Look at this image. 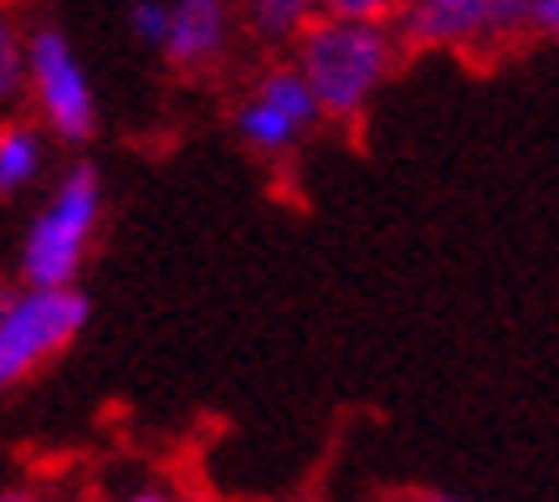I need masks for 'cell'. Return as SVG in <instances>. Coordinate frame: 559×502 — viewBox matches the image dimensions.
<instances>
[{
    "label": "cell",
    "mask_w": 559,
    "mask_h": 502,
    "mask_svg": "<svg viewBox=\"0 0 559 502\" xmlns=\"http://www.w3.org/2000/svg\"><path fill=\"white\" fill-rule=\"evenodd\" d=\"M401 32L385 21H344V16H313L298 41H293V62L308 72V83L323 103V118L334 123H355L374 103V93L395 77L401 62Z\"/></svg>",
    "instance_id": "1"
},
{
    "label": "cell",
    "mask_w": 559,
    "mask_h": 502,
    "mask_svg": "<svg viewBox=\"0 0 559 502\" xmlns=\"http://www.w3.org/2000/svg\"><path fill=\"white\" fill-rule=\"evenodd\" d=\"M129 36H134V47H144V51H165L170 0H134V5H129Z\"/></svg>",
    "instance_id": "12"
},
{
    "label": "cell",
    "mask_w": 559,
    "mask_h": 502,
    "mask_svg": "<svg viewBox=\"0 0 559 502\" xmlns=\"http://www.w3.org/2000/svg\"><path fill=\"white\" fill-rule=\"evenodd\" d=\"M47 165V139L32 123H5L0 129V195H21L26 184H36Z\"/></svg>",
    "instance_id": "10"
},
{
    "label": "cell",
    "mask_w": 559,
    "mask_h": 502,
    "mask_svg": "<svg viewBox=\"0 0 559 502\" xmlns=\"http://www.w3.org/2000/svg\"><path fill=\"white\" fill-rule=\"evenodd\" d=\"M103 220V175L98 165H68V175L57 180L51 201L36 211L26 247H21V283H41V287H62L78 283L83 256L98 236Z\"/></svg>",
    "instance_id": "2"
},
{
    "label": "cell",
    "mask_w": 559,
    "mask_h": 502,
    "mask_svg": "<svg viewBox=\"0 0 559 502\" xmlns=\"http://www.w3.org/2000/svg\"><path fill=\"white\" fill-rule=\"evenodd\" d=\"M231 129H237L241 144H247L252 154H262V159H277V154H288L293 144L308 134L304 123H293L283 108H272V103L257 98V93H247V98L237 103V113H231Z\"/></svg>",
    "instance_id": "7"
},
{
    "label": "cell",
    "mask_w": 559,
    "mask_h": 502,
    "mask_svg": "<svg viewBox=\"0 0 559 502\" xmlns=\"http://www.w3.org/2000/svg\"><path fill=\"white\" fill-rule=\"evenodd\" d=\"M237 11L231 0H170V36H165V62L175 72H211L231 47Z\"/></svg>",
    "instance_id": "6"
},
{
    "label": "cell",
    "mask_w": 559,
    "mask_h": 502,
    "mask_svg": "<svg viewBox=\"0 0 559 502\" xmlns=\"http://www.w3.org/2000/svg\"><path fill=\"white\" fill-rule=\"evenodd\" d=\"M319 0H241V26L262 47H293L313 26Z\"/></svg>",
    "instance_id": "8"
},
{
    "label": "cell",
    "mask_w": 559,
    "mask_h": 502,
    "mask_svg": "<svg viewBox=\"0 0 559 502\" xmlns=\"http://www.w3.org/2000/svg\"><path fill=\"white\" fill-rule=\"evenodd\" d=\"M26 77H32V98L47 118V129L62 144H87L98 134V98H93V77H87L83 57L57 26H41L26 41Z\"/></svg>",
    "instance_id": "4"
},
{
    "label": "cell",
    "mask_w": 559,
    "mask_h": 502,
    "mask_svg": "<svg viewBox=\"0 0 559 502\" xmlns=\"http://www.w3.org/2000/svg\"><path fill=\"white\" fill-rule=\"evenodd\" d=\"M87 319H93V302L72 283H26L21 292H5L0 298V390H16L26 374L57 359L87 328Z\"/></svg>",
    "instance_id": "3"
},
{
    "label": "cell",
    "mask_w": 559,
    "mask_h": 502,
    "mask_svg": "<svg viewBox=\"0 0 559 502\" xmlns=\"http://www.w3.org/2000/svg\"><path fill=\"white\" fill-rule=\"evenodd\" d=\"M395 32L411 51H473L483 41L528 36V0H406L395 16Z\"/></svg>",
    "instance_id": "5"
},
{
    "label": "cell",
    "mask_w": 559,
    "mask_h": 502,
    "mask_svg": "<svg viewBox=\"0 0 559 502\" xmlns=\"http://www.w3.org/2000/svg\"><path fill=\"white\" fill-rule=\"evenodd\" d=\"M401 5H406V0H319L323 16H344V21H385V26H395Z\"/></svg>",
    "instance_id": "13"
},
{
    "label": "cell",
    "mask_w": 559,
    "mask_h": 502,
    "mask_svg": "<svg viewBox=\"0 0 559 502\" xmlns=\"http://www.w3.org/2000/svg\"><path fill=\"white\" fill-rule=\"evenodd\" d=\"M252 93L267 98L272 108H283V113H288L293 123H304V129H313L323 118L319 93H313V83H308V72L298 68V62H272V68L252 83Z\"/></svg>",
    "instance_id": "9"
},
{
    "label": "cell",
    "mask_w": 559,
    "mask_h": 502,
    "mask_svg": "<svg viewBox=\"0 0 559 502\" xmlns=\"http://www.w3.org/2000/svg\"><path fill=\"white\" fill-rule=\"evenodd\" d=\"M26 83H32V77H26V41H21L16 16L0 5V103L21 98Z\"/></svg>",
    "instance_id": "11"
},
{
    "label": "cell",
    "mask_w": 559,
    "mask_h": 502,
    "mask_svg": "<svg viewBox=\"0 0 559 502\" xmlns=\"http://www.w3.org/2000/svg\"><path fill=\"white\" fill-rule=\"evenodd\" d=\"M528 36L559 41V0H528Z\"/></svg>",
    "instance_id": "14"
}]
</instances>
